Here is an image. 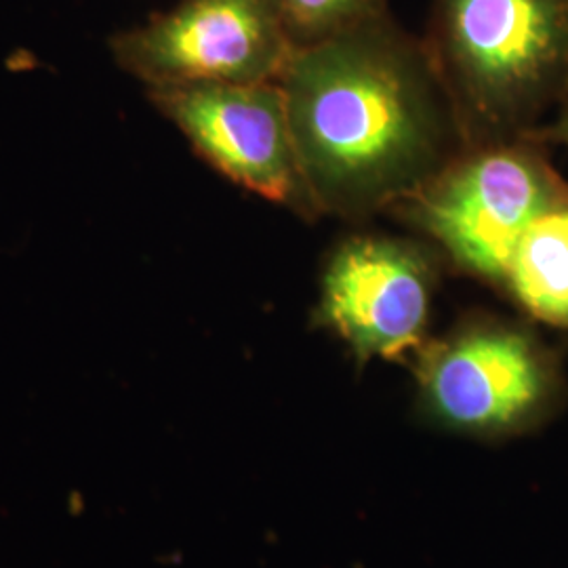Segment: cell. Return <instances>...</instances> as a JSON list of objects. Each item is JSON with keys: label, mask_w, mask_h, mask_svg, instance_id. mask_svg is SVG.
<instances>
[{"label": "cell", "mask_w": 568, "mask_h": 568, "mask_svg": "<svg viewBox=\"0 0 568 568\" xmlns=\"http://www.w3.org/2000/svg\"><path fill=\"white\" fill-rule=\"evenodd\" d=\"M278 84L318 213L392 211L467 148L426 44L389 16L293 49Z\"/></svg>", "instance_id": "6da1fadb"}, {"label": "cell", "mask_w": 568, "mask_h": 568, "mask_svg": "<svg viewBox=\"0 0 568 568\" xmlns=\"http://www.w3.org/2000/svg\"><path fill=\"white\" fill-rule=\"evenodd\" d=\"M467 148L537 129L568 89V0H432L424 39Z\"/></svg>", "instance_id": "7a4b0ae2"}, {"label": "cell", "mask_w": 568, "mask_h": 568, "mask_svg": "<svg viewBox=\"0 0 568 568\" xmlns=\"http://www.w3.org/2000/svg\"><path fill=\"white\" fill-rule=\"evenodd\" d=\"M544 145L523 135L466 148L392 213L424 232L459 270L504 286L528 227L568 211V182Z\"/></svg>", "instance_id": "3957f363"}, {"label": "cell", "mask_w": 568, "mask_h": 568, "mask_svg": "<svg viewBox=\"0 0 568 568\" xmlns=\"http://www.w3.org/2000/svg\"><path fill=\"white\" fill-rule=\"evenodd\" d=\"M112 47L150 89L278 81L293 53L278 0H182Z\"/></svg>", "instance_id": "277c9868"}, {"label": "cell", "mask_w": 568, "mask_h": 568, "mask_svg": "<svg viewBox=\"0 0 568 568\" xmlns=\"http://www.w3.org/2000/svg\"><path fill=\"white\" fill-rule=\"evenodd\" d=\"M150 91L194 150L227 180L305 220L318 215L300 169L278 81L169 84Z\"/></svg>", "instance_id": "5b68a950"}, {"label": "cell", "mask_w": 568, "mask_h": 568, "mask_svg": "<svg viewBox=\"0 0 568 568\" xmlns=\"http://www.w3.org/2000/svg\"><path fill=\"white\" fill-rule=\"evenodd\" d=\"M419 384L427 408L448 426L508 432L548 408L558 375L523 326L474 323L427 349Z\"/></svg>", "instance_id": "8992f818"}, {"label": "cell", "mask_w": 568, "mask_h": 568, "mask_svg": "<svg viewBox=\"0 0 568 568\" xmlns=\"http://www.w3.org/2000/svg\"><path fill=\"white\" fill-rule=\"evenodd\" d=\"M434 278L422 246L392 236H352L326 264L318 316L361 361L396 358L422 344Z\"/></svg>", "instance_id": "52a82bcc"}, {"label": "cell", "mask_w": 568, "mask_h": 568, "mask_svg": "<svg viewBox=\"0 0 568 568\" xmlns=\"http://www.w3.org/2000/svg\"><path fill=\"white\" fill-rule=\"evenodd\" d=\"M504 288L535 318L568 326V211L549 213L528 227Z\"/></svg>", "instance_id": "ba28073f"}, {"label": "cell", "mask_w": 568, "mask_h": 568, "mask_svg": "<svg viewBox=\"0 0 568 568\" xmlns=\"http://www.w3.org/2000/svg\"><path fill=\"white\" fill-rule=\"evenodd\" d=\"M284 30L293 49L352 32L387 18V0H278Z\"/></svg>", "instance_id": "9c48e42d"}, {"label": "cell", "mask_w": 568, "mask_h": 568, "mask_svg": "<svg viewBox=\"0 0 568 568\" xmlns=\"http://www.w3.org/2000/svg\"><path fill=\"white\" fill-rule=\"evenodd\" d=\"M556 108H558L556 119L549 122L548 126L532 129L528 135L539 140V142L565 143V145H568V89Z\"/></svg>", "instance_id": "30bf717a"}]
</instances>
